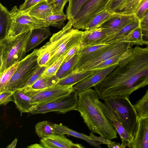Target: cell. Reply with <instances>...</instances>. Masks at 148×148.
Here are the masks:
<instances>
[{"label": "cell", "instance_id": "29", "mask_svg": "<svg viewBox=\"0 0 148 148\" xmlns=\"http://www.w3.org/2000/svg\"><path fill=\"white\" fill-rule=\"evenodd\" d=\"M89 0H70L66 10L68 21L72 22L82 7Z\"/></svg>", "mask_w": 148, "mask_h": 148}, {"label": "cell", "instance_id": "49", "mask_svg": "<svg viewBox=\"0 0 148 148\" xmlns=\"http://www.w3.org/2000/svg\"><path fill=\"white\" fill-rule=\"evenodd\" d=\"M142 40L143 44L148 45V34L143 35Z\"/></svg>", "mask_w": 148, "mask_h": 148}, {"label": "cell", "instance_id": "5", "mask_svg": "<svg viewBox=\"0 0 148 148\" xmlns=\"http://www.w3.org/2000/svg\"><path fill=\"white\" fill-rule=\"evenodd\" d=\"M133 45L128 42H113L108 44L92 53L80 56L72 71H90L96 65L107 59L132 50Z\"/></svg>", "mask_w": 148, "mask_h": 148}, {"label": "cell", "instance_id": "41", "mask_svg": "<svg viewBox=\"0 0 148 148\" xmlns=\"http://www.w3.org/2000/svg\"><path fill=\"white\" fill-rule=\"evenodd\" d=\"M52 1L54 5L53 14H64V7L69 0H52Z\"/></svg>", "mask_w": 148, "mask_h": 148}, {"label": "cell", "instance_id": "40", "mask_svg": "<svg viewBox=\"0 0 148 148\" xmlns=\"http://www.w3.org/2000/svg\"><path fill=\"white\" fill-rule=\"evenodd\" d=\"M14 92L5 91L0 93V105H5L10 101H14L13 94Z\"/></svg>", "mask_w": 148, "mask_h": 148}, {"label": "cell", "instance_id": "36", "mask_svg": "<svg viewBox=\"0 0 148 148\" xmlns=\"http://www.w3.org/2000/svg\"><path fill=\"white\" fill-rule=\"evenodd\" d=\"M65 57L57 60L44 71L41 77H50L56 75L60 66L63 62Z\"/></svg>", "mask_w": 148, "mask_h": 148}, {"label": "cell", "instance_id": "23", "mask_svg": "<svg viewBox=\"0 0 148 148\" xmlns=\"http://www.w3.org/2000/svg\"><path fill=\"white\" fill-rule=\"evenodd\" d=\"M95 71H74L64 78L60 79L57 84L62 85L74 86L92 74Z\"/></svg>", "mask_w": 148, "mask_h": 148}, {"label": "cell", "instance_id": "25", "mask_svg": "<svg viewBox=\"0 0 148 148\" xmlns=\"http://www.w3.org/2000/svg\"><path fill=\"white\" fill-rule=\"evenodd\" d=\"M79 56V51L68 60L63 61L56 74V77L60 79L71 73L75 65L78 61Z\"/></svg>", "mask_w": 148, "mask_h": 148}, {"label": "cell", "instance_id": "47", "mask_svg": "<svg viewBox=\"0 0 148 148\" xmlns=\"http://www.w3.org/2000/svg\"><path fill=\"white\" fill-rule=\"evenodd\" d=\"M145 0H136L131 5L128 10L130 13H134L140 5Z\"/></svg>", "mask_w": 148, "mask_h": 148}, {"label": "cell", "instance_id": "31", "mask_svg": "<svg viewBox=\"0 0 148 148\" xmlns=\"http://www.w3.org/2000/svg\"><path fill=\"white\" fill-rule=\"evenodd\" d=\"M138 119L148 117V88L144 95L134 105Z\"/></svg>", "mask_w": 148, "mask_h": 148}, {"label": "cell", "instance_id": "7", "mask_svg": "<svg viewBox=\"0 0 148 148\" xmlns=\"http://www.w3.org/2000/svg\"><path fill=\"white\" fill-rule=\"evenodd\" d=\"M38 49H34L19 62L17 69L3 92L6 90L14 92L23 88L38 66Z\"/></svg>", "mask_w": 148, "mask_h": 148}, {"label": "cell", "instance_id": "17", "mask_svg": "<svg viewBox=\"0 0 148 148\" xmlns=\"http://www.w3.org/2000/svg\"><path fill=\"white\" fill-rule=\"evenodd\" d=\"M107 37L106 33L100 27L90 31H83L80 49L104 43Z\"/></svg>", "mask_w": 148, "mask_h": 148}, {"label": "cell", "instance_id": "48", "mask_svg": "<svg viewBox=\"0 0 148 148\" xmlns=\"http://www.w3.org/2000/svg\"><path fill=\"white\" fill-rule=\"evenodd\" d=\"M17 142V139L15 138L11 143L8 145L7 148H15Z\"/></svg>", "mask_w": 148, "mask_h": 148}, {"label": "cell", "instance_id": "8", "mask_svg": "<svg viewBox=\"0 0 148 148\" xmlns=\"http://www.w3.org/2000/svg\"><path fill=\"white\" fill-rule=\"evenodd\" d=\"M10 14V24L5 37H13L36 28L48 26L44 20L37 18L22 12L16 6L11 9Z\"/></svg>", "mask_w": 148, "mask_h": 148}, {"label": "cell", "instance_id": "12", "mask_svg": "<svg viewBox=\"0 0 148 148\" xmlns=\"http://www.w3.org/2000/svg\"><path fill=\"white\" fill-rule=\"evenodd\" d=\"M138 20L134 13L114 12L111 17L102 24L100 27L103 30L108 37L127 25Z\"/></svg>", "mask_w": 148, "mask_h": 148}, {"label": "cell", "instance_id": "45", "mask_svg": "<svg viewBox=\"0 0 148 148\" xmlns=\"http://www.w3.org/2000/svg\"><path fill=\"white\" fill-rule=\"evenodd\" d=\"M136 0H125L116 12L126 13L130 6Z\"/></svg>", "mask_w": 148, "mask_h": 148}, {"label": "cell", "instance_id": "51", "mask_svg": "<svg viewBox=\"0 0 148 148\" xmlns=\"http://www.w3.org/2000/svg\"><path fill=\"white\" fill-rule=\"evenodd\" d=\"M70 0H69V1H70Z\"/></svg>", "mask_w": 148, "mask_h": 148}, {"label": "cell", "instance_id": "46", "mask_svg": "<svg viewBox=\"0 0 148 148\" xmlns=\"http://www.w3.org/2000/svg\"><path fill=\"white\" fill-rule=\"evenodd\" d=\"M80 49V45H76L72 48L65 57L63 61H66L70 59L78 52Z\"/></svg>", "mask_w": 148, "mask_h": 148}, {"label": "cell", "instance_id": "30", "mask_svg": "<svg viewBox=\"0 0 148 148\" xmlns=\"http://www.w3.org/2000/svg\"><path fill=\"white\" fill-rule=\"evenodd\" d=\"M132 50L124 54L114 56L107 59L96 65L90 70L96 71L105 69L114 65L118 64L121 60L128 56Z\"/></svg>", "mask_w": 148, "mask_h": 148}, {"label": "cell", "instance_id": "37", "mask_svg": "<svg viewBox=\"0 0 148 148\" xmlns=\"http://www.w3.org/2000/svg\"><path fill=\"white\" fill-rule=\"evenodd\" d=\"M46 68V66H41L38 65L34 73L22 89L30 87L33 85L41 77Z\"/></svg>", "mask_w": 148, "mask_h": 148}, {"label": "cell", "instance_id": "38", "mask_svg": "<svg viewBox=\"0 0 148 148\" xmlns=\"http://www.w3.org/2000/svg\"><path fill=\"white\" fill-rule=\"evenodd\" d=\"M108 44L103 43L97 45L91 46L80 49L79 51L80 56L92 53L106 47Z\"/></svg>", "mask_w": 148, "mask_h": 148}, {"label": "cell", "instance_id": "18", "mask_svg": "<svg viewBox=\"0 0 148 148\" xmlns=\"http://www.w3.org/2000/svg\"><path fill=\"white\" fill-rule=\"evenodd\" d=\"M14 101L17 109L21 114L29 113L36 110L38 106L33 100L26 94L23 89L14 91L13 94Z\"/></svg>", "mask_w": 148, "mask_h": 148}, {"label": "cell", "instance_id": "4", "mask_svg": "<svg viewBox=\"0 0 148 148\" xmlns=\"http://www.w3.org/2000/svg\"><path fill=\"white\" fill-rule=\"evenodd\" d=\"M32 30L0 40V74L26 56V48Z\"/></svg>", "mask_w": 148, "mask_h": 148}, {"label": "cell", "instance_id": "15", "mask_svg": "<svg viewBox=\"0 0 148 148\" xmlns=\"http://www.w3.org/2000/svg\"><path fill=\"white\" fill-rule=\"evenodd\" d=\"M118 64L95 71L91 76L74 85L73 86L74 90L78 93L94 87L115 69Z\"/></svg>", "mask_w": 148, "mask_h": 148}, {"label": "cell", "instance_id": "11", "mask_svg": "<svg viewBox=\"0 0 148 148\" xmlns=\"http://www.w3.org/2000/svg\"><path fill=\"white\" fill-rule=\"evenodd\" d=\"M78 101V92L74 90L66 97L38 107L29 113L34 114L55 112L65 114L72 110H77Z\"/></svg>", "mask_w": 148, "mask_h": 148}, {"label": "cell", "instance_id": "50", "mask_svg": "<svg viewBox=\"0 0 148 148\" xmlns=\"http://www.w3.org/2000/svg\"><path fill=\"white\" fill-rule=\"evenodd\" d=\"M28 148H43L44 147L41 144L35 143L27 146Z\"/></svg>", "mask_w": 148, "mask_h": 148}, {"label": "cell", "instance_id": "13", "mask_svg": "<svg viewBox=\"0 0 148 148\" xmlns=\"http://www.w3.org/2000/svg\"><path fill=\"white\" fill-rule=\"evenodd\" d=\"M100 103L104 114L120 136L122 143L120 148L128 147L132 141L133 136L123 127L112 110L104 103Z\"/></svg>", "mask_w": 148, "mask_h": 148}, {"label": "cell", "instance_id": "2", "mask_svg": "<svg viewBox=\"0 0 148 148\" xmlns=\"http://www.w3.org/2000/svg\"><path fill=\"white\" fill-rule=\"evenodd\" d=\"M78 96L77 111L88 129L107 139L117 138L116 131L103 111L97 92L90 88L78 92Z\"/></svg>", "mask_w": 148, "mask_h": 148}, {"label": "cell", "instance_id": "22", "mask_svg": "<svg viewBox=\"0 0 148 148\" xmlns=\"http://www.w3.org/2000/svg\"><path fill=\"white\" fill-rule=\"evenodd\" d=\"M140 26V21H134L125 26L120 30L107 38L104 43L123 42V40L135 29Z\"/></svg>", "mask_w": 148, "mask_h": 148}, {"label": "cell", "instance_id": "42", "mask_svg": "<svg viewBox=\"0 0 148 148\" xmlns=\"http://www.w3.org/2000/svg\"><path fill=\"white\" fill-rule=\"evenodd\" d=\"M45 0H25L18 9L22 12H25L38 3Z\"/></svg>", "mask_w": 148, "mask_h": 148}, {"label": "cell", "instance_id": "9", "mask_svg": "<svg viewBox=\"0 0 148 148\" xmlns=\"http://www.w3.org/2000/svg\"><path fill=\"white\" fill-rule=\"evenodd\" d=\"M73 86L57 84L47 88L38 90L22 89L33 100L38 107L68 95L74 90Z\"/></svg>", "mask_w": 148, "mask_h": 148}, {"label": "cell", "instance_id": "10", "mask_svg": "<svg viewBox=\"0 0 148 148\" xmlns=\"http://www.w3.org/2000/svg\"><path fill=\"white\" fill-rule=\"evenodd\" d=\"M111 0H89L82 7L72 21L73 27L85 29L96 14L106 9Z\"/></svg>", "mask_w": 148, "mask_h": 148}, {"label": "cell", "instance_id": "20", "mask_svg": "<svg viewBox=\"0 0 148 148\" xmlns=\"http://www.w3.org/2000/svg\"><path fill=\"white\" fill-rule=\"evenodd\" d=\"M55 133L60 135L67 134L76 138L83 139L90 145L96 148H101V143L94 140L93 137L91 135H87L70 129L62 124H53Z\"/></svg>", "mask_w": 148, "mask_h": 148}, {"label": "cell", "instance_id": "26", "mask_svg": "<svg viewBox=\"0 0 148 148\" xmlns=\"http://www.w3.org/2000/svg\"><path fill=\"white\" fill-rule=\"evenodd\" d=\"M59 80L56 75L50 77H41L31 86L23 89L31 90L42 89L57 84Z\"/></svg>", "mask_w": 148, "mask_h": 148}, {"label": "cell", "instance_id": "39", "mask_svg": "<svg viewBox=\"0 0 148 148\" xmlns=\"http://www.w3.org/2000/svg\"><path fill=\"white\" fill-rule=\"evenodd\" d=\"M148 9V0H145L140 5L134 13L139 21L142 19Z\"/></svg>", "mask_w": 148, "mask_h": 148}, {"label": "cell", "instance_id": "44", "mask_svg": "<svg viewBox=\"0 0 148 148\" xmlns=\"http://www.w3.org/2000/svg\"><path fill=\"white\" fill-rule=\"evenodd\" d=\"M140 27L143 35L148 34V9L142 19L140 21Z\"/></svg>", "mask_w": 148, "mask_h": 148}, {"label": "cell", "instance_id": "32", "mask_svg": "<svg viewBox=\"0 0 148 148\" xmlns=\"http://www.w3.org/2000/svg\"><path fill=\"white\" fill-rule=\"evenodd\" d=\"M67 19L66 15L53 14L46 18L44 20L48 26H52L61 28L64 25V22Z\"/></svg>", "mask_w": 148, "mask_h": 148}, {"label": "cell", "instance_id": "6", "mask_svg": "<svg viewBox=\"0 0 148 148\" xmlns=\"http://www.w3.org/2000/svg\"><path fill=\"white\" fill-rule=\"evenodd\" d=\"M129 96H113L104 99V103L114 112L123 127L133 136L138 118Z\"/></svg>", "mask_w": 148, "mask_h": 148}, {"label": "cell", "instance_id": "28", "mask_svg": "<svg viewBox=\"0 0 148 148\" xmlns=\"http://www.w3.org/2000/svg\"><path fill=\"white\" fill-rule=\"evenodd\" d=\"M36 133L40 138H44L54 135L55 133L53 124L47 121L36 123L35 127Z\"/></svg>", "mask_w": 148, "mask_h": 148}, {"label": "cell", "instance_id": "14", "mask_svg": "<svg viewBox=\"0 0 148 148\" xmlns=\"http://www.w3.org/2000/svg\"><path fill=\"white\" fill-rule=\"evenodd\" d=\"M129 148H148V117L138 119Z\"/></svg>", "mask_w": 148, "mask_h": 148}, {"label": "cell", "instance_id": "16", "mask_svg": "<svg viewBox=\"0 0 148 148\" xmlns=\"http://www.w3.org/2000/svg\"><path fill=\"white\" fill-rule=\"evenodd\" d=\"M40 142L45 148H84L81 144L75 143L64 135L55 134L42 138Z\"/></svg>", "mask_w": 148, "mask_h": 148}, {"label": "cell", "instance_id": "24", "mask_svg": "<svg viewBox=\"0 0 148 148\" xmlns=\"http://www.w3.org/2000/svg\"><path fill=\"white\" fill-rule=\"evenodd\" d=\"M114 12L106 9L97 14L88 23L85 31H90L99 27L102 24L111 17Z\"/></svg>", "mask_w": 148, "mask_h": 148}, {"label": "cell", "instance_id": "19", "mask_svg": "<svg viewBox=\"0 0 148 148\" xmlns=\"http://www.w3.org/2000/svg\"><path fill=\"white\" fill-rule=\"evenodd\" d=\"M54 10L52 0H46L38 3L24 12L37 18L44 20L53 14Z\"/></svg>", "mask_w": 148, "mask_h": 148}, {"label": "cell", "instance_id": "1", "mask_svg": "<svg viewBox=\"0 0 148 148\" xmlns=\"http://www.w3.org/2000/svg\"><path fill=\"white\" fill-rule=\"evenodd\" d=\"M148 85V47L136 46L104 79L94 86L99 98L130 96Z\"/></svg>", "mask_w": 148, "mask_h": 148}, {"label": "cell", "instance_id": "33", "mask_svg": "<svg viewBox=\"0 0 148 148\" xmlns=\"http://www.w3.org/2000/svg\"><path fill=\"white\" fill-rule=\"evenodd\" d=\"M19 62L14 64L2 73L0 74V93L3 91L6 85L17 69Z\"/></svg>", "mask_w": 148, "mask_h": 148}, {"label": "cell", "instance_id": "3", "mask_svg": "<svg viewBox=\"0 0 148 148\" xmlns=\"http://www.w3.org/2000/svg\"><path fill=\"white\" fill-rule=\"evenodd\" d=\"M83 32L73 28L72 23L68 21L61 30L54 34L49 41L42 46L50 55L46 68L65 57L74 47L80 45Z\"/></svg>", "mask_w": 148, "mask_h": 148}, {"label": "cell", "instance_id": "35", "mask_svg": "<svg viewBox=\"0 0 148 148\" xmlns=\"http://www.w3.org/2000/svg\"><path fill=\"white\" fill-rule=\"evenodd\" d=\"M50 59L49 51L42 47L38 49V62L39 66H47Z\"/></svg>", "mask_w": 148, "mask_h": 148}, {"label": "cell", "instance_id": "43", "mask_svg": "<svg viewBox=\"0 0 148 148\" xmlns=\"http://www.w3.org/2000/svg\"><path fill=\"white\" fill-rule=\"evenodd\" d=\"M125 0H111L106 9L111 12H115Z\"/></svg>", "mask_w": 148, "mask_h": 148}, {"label": "cell", "instance_id": "21", "mask_svg": "<svg viewBox=\"0 0 148 148\" xmlns=\"http://www.w3.org/2000/svg\"><path fill=\"white\" fill-rule=\"evenodd\" d=\"M51 35L49 26L42 27L32 29L26 45V52L35 48Z\"/></svg>", "mask_w": 148, "mask_h": 148}, {"label": "cell", "instance_id": "34", "mask_svg": "<svg viewBox=\"0 0 148 148\" xmlns=\"http://www.w3.org/2000/svg\"><path fill=\"white\" fill-rule=\"evenodd\" d=\"M142 35L141 29L139 26L134 29L123 42H129L133 45H142L143 44L142 40Z\"/></svg>", "mask_w": 148, "mask_h": 148}, {"label": "cell", "instance_id": "27", "mask_svg": "<svg viewBox=\"0 0 148 148\" xmlns=\"http://www.w3.org/2000/svg\"><path fill=\"white\" fill-rule=\"evenodd\" d=\"M10 24V11L1 3L0 4V38L5 37Z\"/></svg>", "mask_w": 148, "mask_h": 148}]
</instances>
